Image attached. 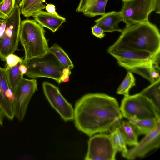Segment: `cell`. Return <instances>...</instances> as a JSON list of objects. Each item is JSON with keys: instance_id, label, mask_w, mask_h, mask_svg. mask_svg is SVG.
Masks as SVG:
<instances>
[{"instance_id": "cell-10", "label": "cell", "mask_w": 160, "mask_h": 160, "mask_svg": "<svg viewBox=\"0 0 160 160\" xmlns=\"http://www.w3.org/2000/svg\"><path fill=\"white\" fill-rule=\"evenodd\" d=\"M145 135L137 145L127 152L122 153V156L128 160H134L143 157L151 150L158 148L160 145V121L153 130Z\"/></svg>"}, {"instance_id": "cell-27", "label": "cell", "mask_w": 160, "mask_h": 160, "mask_svg": "<svg viewBox=\"0 0 160 160\" xmlns=\"http://www.w3.org/2000/svg\"><path fill=\"white\" fill-rule=\"evenodd\" d=\"M23 59L18 56L11 54L8 55L6 58V67L11 68L16 66L19 62H22Z\"/></svg>"}, {"instance_id": "cell-4", "label": "cell", "mask_w": 160, "mask_h": 160, "mask_svg": "<svg viewBox=\"0 0 160 160\" xmlns=\"http://www.w3.org/2000/svg\"><path fill=\"white\" fill-rule=\"evenodd\" d=\"M22 63L27 68L25 75L33 78L41 77L55 80L58 84L64 68L52 54L47 52L42 56L23 59Z\"/></svg>"}, {"instance_id": "cell-8", "label": "cell", "mask_w": 160, "mask_h": 160, "mask_svg": "<svg viewBox=\"0 0 160 160\" xmlns=\"http://www.w3.org/2000/svg\"><path fill=\"white\" fill-rule=\"evenodd\" d=\"M42 86L46 98L62 118L66 122L73 120L74 109L62 96L58 88L47 82H44Z\"/></svg>"}, {"instance_id": "cell-14", "label": "cell", "mask_w": 160, "mask_h": 160, "mask_svg": "<svg viewBox=\"0 0 160 160\" xmlns=\"http://www.w3.org/2000/svg\"><path fill=\"white\" fill-rule=\"evenodd\" d=\"M153 11L160 13V0H136L130 24L148 21L149 14Z\"/></svg>"}, {"instance_id": "cell-15", "label": "cell", "mask_w": 160, "mask_h": 160, "mask_svg": "<svg viewBox=\"0 0 160 160\" xmlns=\"http://www.w3.org/2000/svg\"><path fill=\"white\" fill-rule=\"evenodd\" d=\"M108 0H80L76 11L92 18L105 13L106 6Z\"/></svg>"}, {"instance_id": "cell-3", "label": "cell", "mask_w": 160, "mask_h": 160, "mask_svg": "<svg viewBox=\"0 0 160 160\" xmlns=\"http://www.w3.org/2000/svg\"><path fill=\"white\" fill-rule=\"evenodd\" d=\"M43 27L35 20L27 19L21 22L20 41L25 53V58L42 56L49 47Z\"/></svg>"}, {"instance_id": "cell-19", "label": "cell", "mask_w": 160, "mask_h": 160, "mask_svg": "<svg viewBox=\"0 0 160 160\" xmlns=\"http://www.w3.org/2000/svg\"><path fill=\"white\" fill-rule=\"evenodd\" d=\"M45 0H21L19 3L21 13L26 18L32 16L38 12L45 9Z\"/></svg>"}, {"instance_id": "cell-29", "label": "cell", "mask_w": 160, "mask_h": 160, "mask_svg": "<svg viewBox=\"0 0 160 160\" xmlns=\"http://www.w3.org/2000/svg\"><path fill=\"white\" fill-rule=\"evenodd\" d=\"M71 73L70 70L64 68L63 70L62 74L61 80V82H67L69 80V76Z\"/></svg>"}, {"instance_id": "cell-6", "label": "cell", "mask_w": 160, "mask_h": 160, "mask_svg": "<svg viewBox=\"0 0 160 160\" xmlns=\"http://www.w3.org/2000/svg\"><path fill=\"white\" fill-rule=\"evenodd\" d=\"M21 12L18 4L9 16L5 19L3 34L0 37V58L5 61L7 57L13 54L18 49L20 41Z\"/></svg>"}, {"instance_id": "cell-17", "label": "cell", "mask_w": 160, "mask_h": 160, "mask_svg": "<svg viewBox=\"0 0 160 160\" xmlns=\"http://www.w3.org/2000/svg\"><path fill=\"white\" fill-rule=\"evenodd\" d=\"M32 17L38 23L53 32L57 31L66 20L65 18L60 16H57L42 10L36 12Z\"/></svg>"}, {"instance_id": "cell-33", "label": "cell", "mask_w": 160, "mask_h": 160, "mask_svg": "<svg viewBox=\"0 0 160 160\" xmlns=\"http://www.w3.org/2000/svg\"><path fill=\"white\" fill-rule=\"evenodd\" d=\"M5 20H1L0 21V26L1 25L2 22L4 21Z\"/></svg>"}, {"instance_id": "cell-5", "label": "cell", "mask_w": 160, "mask_h": 160, "mask_svg": "<svg viewBox=\"0 0 160 160\" xmlns=\"http://www.w3.org/2000/svg\"><path fill=\"white\" fill-rule=\"evenodd\" d=\"M123 117L160 120V112L152 102L139 93L124 96L120 107Z\"/></svg>"}, {"instance_id": "cell-36", "label": "cell", "mask_w": 160, "mask_h": 160, "mask_svg": "<svg viewBox=\"0 0 160 160\" xmlns=\"http://www.w3.org/2000/svg\"></svg>"}, {"instance_id": "cell-13", "label": "cell", "mask_w": 160, "mask_h": 160, "mask_svg": "<svg viewBox=\"0 0 160 160\" xmlns=\"http://www.w3.org/2000/svg\"><path fill=\"white\" fill-rule=\"evenodd\" d=\"M15 97L6 78L5 68L0 67V109L10 120L15 117Z\"/></svg>"}, {"instance_id": "cell-7", "label": "cell", "mask_w": 160, "mask_h": 160, "mask_svg": "<svg viewBox=\"0 0 160 160\" xmlns=\"http://www.w3.org/2000/svg\"><path fill=\"white\" fill-rule=\"evenodd\" d=\"M86 160H114L118 152L112 142L110 134L103 133L93 135L88 142Z\"/></svg>"}, {"instance_id": "cell-21", "label": "cell", "mask_w": 160, "mask_h": 160, "mask_svg": "<svg viewBox=\"0 0 160 160\" xmlns=\"http://www.w3.org/2000/svg\"><path fill=\"white\" fill-rule=\"evenodd\" d=\"M117 126L127 144L134 146L138 144V135L128 121L121 120Z\"/></svg>"}, {"instance_id": "cell-1", "label": "cell", "mask_w": 160, "mask_h": 160, "mask_svg": "<svg viewBox=\"0 0 160 160\" xmlns=\"http://www.w3.org/2000/svg\"><path fill=\"white\" fill-rule=\"evenodd\" d=\"M74 109L75 126L89 137L110 132L123 118L117 100L104 93L84 95L76 101Z\"/></svg>"}, {"instance_id": "cell-28", "label": "cell", "mask_w": 160, "mask_h": 160, "mask_svg": "<svg viewBox=\"0 0 160 160\" xmlns=\"http://www.w3.org/2000/svg\"><path fill=\"white\" fill-rule=\"evenodd\" d=\"M91 29L92 34L98 38L102 39L105 35L102 29L96 24L92 27Z\"/></svg>"}, {"instance_id": "cell-16", "label": "cell", "mask_w": 160, "mask_h": 160, "mask_svg": "<svg viewBox=\"0 0 160 160\" xmlns=\"http://www.w3.org/2000/svg\"><path fill=\"white\" fill-rule=\"evenodd\" d=\"M123 18L120 11H112L102 16L95 21L96 24L101 28L104 32H112L115 31L121 32L122 29L119 27L121 22H123Z\"/></svg>"}, {"instance_id": "cell-37", "label": "cell", "mask_w": 160, "mask_h": 160, "mask_svg": "<svg viewBox=\"0 0 160 160\" xmlns=\"http://www.w3.org/2000/svg\"><path fill=\"white\" fill-rule=\"evenodd\" d=\"M17 1V0H16V1Z\"/></svg>"}, {"instance_id": "cell-2", "label": "cell", "mask_w": 160, "mask_h": 160, "mask_svg": "<svg viewBox=\"0 0 160 160\" xmlns=\"http://www.w3.org/2000/svg\"><path fill=\"white\" fill-rule=\"evenodd\" d=\"M113 45L155 54L160 52L159 31L149 21L131 24L122 29Z\"/></svg>"}, {"instance_id": "cell-30", "label": "cell", "mask_w": 160, "mask_h": 160, "mask_svg": "<svg viewBox=\"0 0 160 160\" xmlns=\"http://www.w3.org/2000/svg\"><path fill=\"white\" fill-rule=\"evenodd\" d=\"M47 12L57 16H60L56 11L54 5L52 4H48L46 6L45 8Z\"/></svg>"}, {"instance_id": "cell-23", "label": "cell", "mask_w": 160, "mask_h": 160, "mask_svg": "<svg viewBox=\"0 0 160 160\" xmlns=\"http://www.w3.org/2000/svg\"><path fill=\"white\" fill-rule=\"evenodd\" d=\"M47 52L53 54L64 68L70 70L73 68V64L68 55L57 44H54L49 48Z\"/></svg>"}, {"instance_id": "cell-26", "label": "cell", "mask_w": 160, "mask_h": 160, "mask_svg": "<svg viewBox=\"0 0 160 160\" xmlns=\"http://www.w3.org/2000/svg\"><path fill=\"white\" fill-rule=\"evenodd\" d=\"M16 3V0H2L0 2V18L6 19L14 9Z\"/></svg>"}, {"instance_id": "cell-11", "label": "cell", "mask_w": 160, "mask_h": 160, "mask_svg": "<svg viewBox=\"0 0 160 160\" xmlns=\"http://www.w3.org/2000/svg\"><path fill=\"white\" fill-rule=\"evenodd\" d=\"M119 65L128 71L138 74L152 83L160 78V52L150 60L131 64L118 62Z\"/></svg>"}, {"instance_id": "cell-18", "label": "cell", "mask_w": 160, "mask_h": 160, "mask_svg": "<svg viewBox=\"0 0 160 160\" xmlns=\"http://www.w3.org/2000/svg\"><path fill=\"white\" fill-rule=\"evenodd\" d=\"M138 135H146L153 130L158 122L155 118L139 119L134 117L127 119Z\"/></svg>"}, {"instance_id": "cell-31", "label": "cell", "mask_w": 160, "mask_h": 160, "mask_svg": "<svg viewBox=\"0 0 160 160\" xmlns=\"http://www.w3.org/2000/svg\"><path fill=\"white\" fill-rule=\"evenodd\" d=\"M19 69L22 74L24 75L26 73L27 71V68L26 66L21 63L19 65Z\"/></svg>"}, {"instance_id": "cell-25", "label": "cell", "mask_w": 160, "mask_h": 160, "mask_svg": "<svg viewBox=\"0 0 160 160\" xmlns=\"http://www.w3.org/2000/svg\"><path fill=\"white\" fill-rule=\"evenodd\" d=\"M136 85L135 79L132 72L128 71L126 76L116 91V93L124 96L129 95L130 89Z\"/></svg>"}, {"instance_id": "cell-34", "label": "cell", "mask_w": 160, "mask_h": 160, "mask_svg": "<svg viewBox=\"0 0 160 160\" xmlns=\"http://www.w3.org/2000/svg\"><path fill=\"white\" fill-rule=\"evenodd\" d=\"M21 0H17V1H16V3H17V4H18L19 3V2H20Z\"/></svg>"}, {"instance_id": "cell-32", "label": "cell", "mask_w": 160, "mask_h": 160, "mask_svg": "<svg viewBox=\"0 0 160 160\" xmlns=\"http://www.w3.org/2000/svg\"><path fill=\"white\" fill-rule=\"evenodd\" d=\"M4 117L2 111L0 109V126L3 124V118Z\"/></svg>"}, {"instance_id": "cell-12", "label": "cell", "mask_w": 160, "mask_h": 160, "mask_svg": "<svg viewBox=\"0 0 160 160\" xmlns=\"http://www.w3.org/2000/svg\"><path fill=\"white\" fill-rule=\"evenodd\" d=\"M107 51L116 59L118 62L126 64H131L148 61L156 54H152L145 51L113 45L109 47Z\"/></svg>"}, {"instance_id": "cell-35", "label": "cell", "mask_w": 160, "mask_h": 160, "mask_svg": "<svg viewBox=\"0 0 160 160\" xmlns=\"http://www.w3.org/2000/svg\"><path fill=\"white\" fill-rule=\"evenodd\" d=\"M2 0H0V2L2 1ZM5 20V19H3L2 18H0V21L1 20Z\"/></svg>"}, {"instance_id": "cell-24", "label": "cell", "mask_w": 160, "mask_h": 160, "mask_svg": "<svg viewBox=\"0 0 160 160\" xmlns=\"http://www.w3.org/2000/svg\"><path fill=\"white\" fill-rule=\"evenodd\" d=\"M110 132L112 142L117 151L122 153L127 152L128 151L127 144L117 126H115Z\"/></svg>"}, {"instance_id": "cell-9", "label": "cell", "mask_w": 160, "mask_h": 160, "mask_svg": "<svg viewBox=\"0 0 160 160\" xmlns=\"http://www.w3.org/2000/svg\"><path fill=\"white\" fill-rule=\"evenodd\" d=\"M38 90L37 80L23 78L15 89V117L21 121L25 116L31 99Z\"/></svg>"}, {"instance_id": "cell-20", "label": "cell", "mask_w": 160, "mask_h": 160, "mask_svg": "<svg viewBox=\"0 0 160 160\" xmlns=\"http://www.w3.org/2000/svg\"><path fill=\"white\" fill-rule=\"evenodd\" d=\"M160 78L139 93L149 100L160 112Z\"/></svg>"}, {"instance_id": "cell-22", "label": "cell", "mask_w": 160, "mask_h": 160, "mask_svg": "<svg viewBox=\"0 0 160 160\" xmlns=\"http://www.w3.org/2000/svg\"><path fill=\"white\" fill-rule=\"evenodd\" d=\"M22 62H19L13 67L5 68L7 82L10 88L13 93L20 82L23 78V75L19 68V65Z\"/></svg>"}]
</instances>
